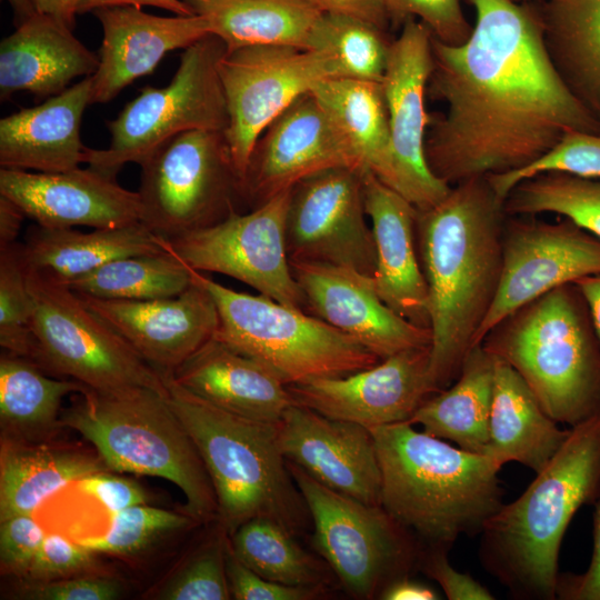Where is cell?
<instances>
[{
	"label": "cell",
	"instance_id": "cell-31",
	"mask_svg": "<svg viewBox=\"0 0 600 600\" xmlns=\"http://www.w3.org/2000/svg\"><path fill=\"white\" fill-rule=\"evenodd\" d=\"M109 469L88 451L50 444H29L2 436L0 451V521L32 512L69 483Z\"/></svg>",
	"mask_w": 600,
	"mask_h": 600
},
{
	"label": "cell",
	"instance_id": "cell-55",
	"mask_svg": "<svg viewBox=\"0 0 600 600\" xmlns=\"http://www.w3.org/2000/svg\"><path fill=\"white\" fill-rule=\"evenodd\" d=\"M384 600H436L438 593L430 587L411 580L409 576L398 578L387 584L379 594Z\"/></svg>",
	"mask_w": 600,
	"mask_h": 600
},
{
	"label": "cell",
	"instance_id": "cell-53",
	"mask_svg": "<svg viewBox=\"0 0 600 600\" xmlns=\"http://www.w3.org/2000/svg\"><path fill=\"white\" fill-rule=\"evenodd\" d=\"M323 13L352 17L386 31L387 0H308Z\"/></svg>",
	"mask_w": 600,
	"mask_h": 600
},
{
	"label": "cell",
	"instance_id": "cell-18",
	"mask_svg": "<svg viewBox=\"0 0 600 600\" xmlns=\"http://www.w3.org/2000/svg\"><path fill=\"white\" fill-rule=\"evenodd\" d=\"M430 347L396 353L343 377L289 386L294 403L368 429L409 422L438 392L430 379Z\"/></svg>",
	"mask_w": 600,
	"mask_h": 600
},
{
	"label": "cell",
	"instance_id": "cell-54",
	"mask_svg": "<svg viewBox=\"0 0 600 600\" xmlns=\"http://www.w3.org/2000/svg\"><path fill=\"white\" fill-rule=\"evenodd\" d=\"M141 8L144 6L156 7L173 12L176 16L196 14L183 0H81L78 14L92 12L100 8L127 7Z\"/></svg>",
	"mask_w": 600,
	"mask_h": 600
},
{
	"label": "cell",
	"instance_id": "cell-20",
	"mask_svg": "<svg viewBox=\"0 0 600 600\" xmlns=\"http://www.w3.org/2000/svg\"><path fill=\"white\" fill-rule=\"evenodd\" d=\"M306 307L380 360L431 346L430 328L404 319L380 298L373 277L339 266L290 261Z\"/></svg>",
	"mask_w": 600,
	"mask_h": 600
},
{
	"label": "cell",
	"instance_id": "cell-10",
	"mask_svg": "<svg viewBox=\"0 0 600 600\" xmlns=\"http://www.w3.org/2000/svg\"><path fill=\"white\" fill-rule=\"evenodd\" d=\"M32 300V361L94 391L146 387L168 393L163 374L144 361L81 297L27 269Z\"/></svg>",
	"mask_w": 600,
	"mask_h": 600
},
{
	"label": "cell",
	"instance_id": "cell-2",
	"mask_svg": "<svg viewBox=\"0 0 600 600\" xmlns=\"http://www.w3.org/2000/svg\"><path fill=\"white\" fill-rule=\"evenodd\" d=\"M504 200L487 177L451 187L417 210V246L428 289L431 382L437 391L460 374L498 291Z\"/></svg>",
	"mask_w": 600,
	"mask_h": 600
},
{
	"label": "cell",
	"instance_id": "cell-50",
	"mask_svg": "<svg viewBox=\"0 0 600 600\" xmlns=\"http://www.w3.org/2000/svg\"><path fill=\"white\" fill-rule=\"evenodd\" d=\"M446 549L421 550L419 567L434 580L450 600H491L492 593L469 574L456 570L447 558Z\"/></svg>",
	"mask_w": 600,
	"mask_h": 600
},
{
	"label": "cell",
	"instance_id": "cell-57",
	"mask_svg": "<svg viewBox=\"0 0 600 600\" xmlns=\"http://www.w3.org/2000/svg\"><path fill=\"white\" fill-rule=\"evenodd\" d=\"M39 13L50 16L67 26L74 28L76 16L81 0H31Z\"/></svg>",
	"mask_w": 600,
	"mask_h": 600
},
{
	"label": "cell",
	"instance_id": "cell-36",
	"mask_svg": "<svg viewBox=\"0 0 600 600\" xmlns=\"http://www.w3.org/2000/svg\"><path fill=\"white\" fill-rule=\"evenodd\" d=\"M88 388L71 379H54L32 360L2 352L0 358V421L7 437L31 440L60 427L66 396Z\"/></svg>",
	"mask_w": 600,
	"mask_h": 600
},
{
	"label": "cell",
	"instance_id": "cell-28",
	"mask_svg": "<svg viewBox=\"0 0 600 600\" xmlns=\"http://www.w3.org/2000/svg\"><path fill=\"white\" fill-rule=\"evenodd\" d=\"M91 96V76L32 108L0 120V166L61 172L83 162L80 126Z\"/></svg>",
	"mask_w": 600,
	"mask_h": 600
},
{
	"label": "cell",
	"instance_id": "cell-24",
	"mask_svg": "<svg viewBox=\"0 0 600 600\" xmlns=\"http://www.w3.org/2000/svg\"><path fill=\"white\" fill-rule=\"evenodd\" d=\"M92 13L103 36L99 67L91 76L90 104L109 102L134 80L150 74L168 52L184 50L212 34L210 21L201 14L160 17L132 6Z\"/></svg>",
	"mask_w": 600,
	"mask_h": 600
},
{
	"label": "cell",
	"instance_id": "cell-44",
	"mask_svg": "<svg viewBox=\"0 0 600 600\" xmlns=\"http://www.w3.org/2000/svg\"><path fill=\"white\" fill-rule=\"evenodd\" d=\"M549 171L600 178V134L581 131L569 132L550 152L534 163L516 172L493 174L487 178L497 194L506 200L517 183Z\"/></svg>",
	"mask_w": 600,
	"mask_h": 600
},
{
	"label": "cell",
	"instance_id": "cell-34",
	"mask_svg": "<svg viewBox=\"0 0 600 600\" xmlns=\"http://www.w3.org/2000/svg\"><path fill=\"white\" fill-rule=\"evenodd\" d=\"M204 16L227 51L253 46L311 49L323 14L308 0H183Z\"/></svg>",
	"mask_w": 600,
	"mask_h": 600
},
{
	"label": "cell",
	"instance_id": "cell-49",
	"mask_svg": "<svg viewBox=\"0 0 600 600\" xmlns=\"http://www.w3.org/2000/svg\"><path fill=\"white\" fill-rule=\"evenodd\" d=\"M0 523L1 568L24 577L47 533L31 514L12 516Z\"/></svg>",
	"mask_w": 600,
	"mask_h": 600
},
{
	"label": "cell",
	"instance_id": "cell-3",
	"mask_svg": "<svg viewBox=\"0 0 600 600\" xmlns=\"http://www.w3.org/2000/svg\"><path fill=\"white\" fill-rule=\"evenodd\" d=\"M600 499V416L570 433L536 479L500 509L481 531L487 571L519 598H557L563 534L583 504Z\"/></svg>",
	"mask_w": 600,
	"mask_h": 600
},
{
	"label": "cell",
	"instance_id": "cell-38",
	"mask_svg": "<svg viewBox=\"0 0 600 600\" xmlns=\"http://www.w3.org/2000/svg\"><path fill=\"white\" fill-rule=\"evenodd\" d=\"M288 529L269 518H253L232 534L234 556L259 576L278 583L326 587L327 573Z\"/></svg>",
	"mask_w": 600,
	"mask_h": 600
},
{
	"label": "cell",
	"instance_id": "cell-42",
	"mask_svg": "<svg viewBox=\"0 0 600 600\" xmlns=\"http://www.w3.org/2000/svg\"><path fill=\"white\" fill-rule=\"evenodd\" d=\"M108 530L78 540L93 553L131 554L147 547L157 537L184 528L194 521L190 516L137 504L110 514Z\"/></svg>",
	"mask_w": 600,
	"mask_h": 600
},
{
	"label": "cell",
	"instance_id": "cell-52",
	"mask_svg": "<svg viewBox=\"0 0 600 600\" xmlns=\"http://www.w3.org/2000/svg\"><path fill=\"white\" fill-rule=\"evenodd\" d=\"M557 597L566 600H600V499L593 517V549L590 564L580 574H559Z\"/></svg>",
	"mask_w": 600,
	"mask_h": 600
},
{
	"label": "cell",
	"instance_id": "cell-45",
	"mask_svg": "<svg viewBox=\"0 0 600 600\" xmlns=\"http://www.w3.org/2000/svg\"><path fill=\"white\" fill-rule=\"evenodd\" d=\"M387 13L393 26L419 20L433 38L447 44L464 42L472 31L460 0H387Z\"/></svg>",
	"mask_w": 600,
	"mask_h": 600
},
{
	"label": "cell",
	"instance_id": "cell-8",
	"mask_svg": "<svg viewBox=\"0 0 600 600\" xmlns=\"http://www.w3.org/2000/svg\"><path fill=\"white\" fill-rule=\"evenodd\" d=\"M190 272L217 306L214 339L264 363L288 386L348 376L380 361L361 343L302 309L260 293L238 292L203 272Z\"/></svg>",
	"mask_w": 600,
	"mask_h": 600
},
{
	"label": "cell",
	"instance_id": "cell-39",
	"mask_svg": "<svg viewBox=\"0 0 600 600\" xmlns=\"http://www.w3.org/2000/svg\"><path fill=\"white\" fill-rule=\"evenodd\" d=\"M507 216L554 213L600 238V178L538 173L517 183L504 200Z\"/></svg>",
	"mask_w": 600,
	"mask_h": 600
},
{
	"label": "cell",
	"instance_id": "cell-14",
	"mask_svg": "<svg viewBox=\"0 0 600 600\" xmlns=\"http://www.w3.org/2000/svg\"><path fill=\"white\" fill-rule=\"evenodd\" d=\"M290 194L291 189L251 212L232 210L210 226L170 239L160 237V244L192 270L231 277L281 304L302 309L306 301L286 242Z\"/></svg>",
	"mask_w": 600,
	"mask_h": 600
},
{
	"label": "cell",
	"instance_id": "cell-16",
	"mask_svg": "<svg viewBox=\"0 0 600 600\" xmlns=\"http://www.w3.org/2000/svg\"><path fill=\"white\" fill-rule=\"evenodd\" d=\"M502 271L494 301L474 346L508 314L567 283L600 274V238L572 220L556 222L507 216Z\"/></svg>",
	"mask_w": 600,
	"mask_h": 600
},
{
	"label": "cell",
	"instance_id": "cell-56",
	"mask_svg": "<svg viewBox=\"0 0 600 600\" xmlns=\"http://www.w3.org/2000/svg\"><path fill=\"white\" fill-rule=\"evenodd\" d=\"M24 218L27 216L17 203L0 194V248L17 242Z\"/></svg>",
	"mask_w": 600,
	"mask_h": 600
},
{
	"label": "cell",
	"instance_id": "cell-13",
	"mask_svg": "<svg viewBox=\"0 0 600 600\" xmlns=\"http://www.w3.org/2000/svg\"><path fill=\"white\" fill-rule=\"evenodd\" d=\"M228 126L223 131L240 189L264 130L321 82L341 78L328 50L253 46L227 51L218 64Z\"/></svg>",
	"mask_w": 600,
	"mask_h": 600
},
{
	"label": "cell",
	"instance_id": "cell-59",
	"mask_svg": "<svg viewBox=\"0 0 600 600\" xmlns=\"http://www.w3.org/2000/svg\"><path fill=\"white\" fill-rule=\"evenodd\" d=\"M14 14V26L23 22L37 11L31 0H7Z\"/></svg>",
	"mask_w": 600,
	"mask_h": 600
},
{
	"label": "cell",
	"instance_id": "cell-51",
	"mask_svg": "<svg viewBox=\"0 0 600 600\" xmlns=\"http://www.w3.org/2000/svg\"><path fill=\"white\" fill-rule=\"evenodd\" d=\"M104 471L79 479L77 489L98 501L110 514L137 504H146L147 496L134 481Z\"/></svg>",
	"mask_w": 600,
	"mask_h": 600
},
{
	"label": "cell",
	"instance_id": "cell-60",
	"mask_svg": "<svg viewBox=\"0 0 600 600\" xmlns=\"http://www.w3.org/2000/svg\"><path fill=\"white\" fill-rule=\"evenodd\" d=\"M512 1L518 2V3H529L532 0H512Z\"/></svg>",
	"mask_w": 600,
	"mask_h": 600
},
{
	"label": "cell",
	"instance_id": "cell-25",
	"mask_svg": "<svg viewBox=\"0 0 600 600\" xmlns=\"http://www.w3.org/2000/svg\"><path fill=\"white\" fill-rule=\"evenodd\" d=\"M363 202L376 248L380 298L410 322L429 328L428 289L417 246V209L374 174H362Z\"/></svg>",
	"mask_w": 600,
	"mask_h": 600
},
{
	"label": "cell",
	"instance_id": "cell-37",
	"mask_svg": "<svg viewBox=\"0 0 600 600\" xmlns=\"http://www.w3.org/2000/svg\"><path fill=\"white\" fill-rule=\"evenodd\" d=\"M191 283L189 267L163 250L109 261L67 286L87 297L152 300L178 296Z\"/></svg>",
	"mask_w": 600,
	"mask_h": 600
},
{
	"label": "cell",
	"instance_id": "cell-48",
	"mask_svg": "<svg viewBox=\"0 0 600 600\" xmlns=\"http://www.w3.org/2000/svg\"><path fill=\"white\" fill-rule=\"evenodd\" d=\"M121 592L118 580L80 573L50 581H28L20 596L32 600H114Z\"/></svg>",
	"mask_w": 600,
	"mask_h": 600
},
{
	"label": "cell",
	"instance_id": "cell-15",
	"mask_svg": "<svg viewBox=\"0 0 600 600\" xmlns=\"http://www.w3.org/2000/svg\"><path fill=\"white\" fill-rule=\"evenodd\" d=\"M432 70V34L422 22L409 19L390 43L381 83L391 136V189L417 210L436 206L451 189L434 176L426 159V138L432 121L426 97Z\"/></svg>",
	"mask_w": 600,
	"mask_h": 600
},
{
	"label": "cell",
	"instance_id": "cell-29",
	"mask_svg": "<svg viewBox=\"0 0 600 600\" xmlns=\"http://www.w3.org/2000/svg\"><path fill=\"white\" fill-rule=\"evenodd\" d=\"M493 356V354H492ZM494 377L489 420L488 456L500 469L516 461L536 473L563 444L570 429H561L541 407L523 378L493 356Z\"/></svg>",
	"mask_w": 600,
	"mask_h": 600
},
{
	"label": "cell",
	"instance_id": "cell-26",
	"mask_svg": "<svg viewBox=\"0 0 600 600\" xmlns=\"http://www.w3.org/2000/svg\"><path fill=\"white\" fill-rule=\"evenodd\" d=\"M98 67L99 56L72 29L36 12L0 43V99L7 101L18 91L51 98L76 78L92 76Z\"/></svg>",
	"mask_w": 600,
	"mask_h": 600
},
{
	"label": "cell",
	"instance_id": "cell-9",
	"mask_svg": "<svg viewBox=\"0 0 600 600\" xmlns=\"http://www.w3.org/2000/svg\"><path fill=\"white\" fill-rule=\"evenodd\" d=\"M226 52L224 42L214 34L186 48L171 81L163 88H142L116 119L107 122L108 148L87 147L83 162L116 177L126 163L141 166L180 133L223 132L228 110L218 64Z\"/></svg>",
	"mask_w": 600,
	"mask_h": 600
},
{
	"label": "cell",
	"instance_id": "cell-5",
	"mask_svg": "<svg viewBox=\"0 0 600 600\" xmlns=\"http://www.w3.org/2000/svg\"><path fill=\"white\" fill-rule=\"evenodd\" d=\"M168 401L193 443L217 498V519L230 536L253 518H269L292 534L311 521L278 442L277 423L223 410L163 374Z\"/></svg>",
	"mask_w": 600,
	"mask_h": 600
},
{
	"label": "cell",
	"instance_id": "cell-6",
	"mask_svg": "<svg viewBox=\"0 0 600 600\" xmlns=\"http://www.w3.org/2000/svg\"><path fill=\"white\" fill-rule=\"evenodd\" d=\"M481 344L523 378L557 422L573 427L600 416V340L576 283L518 308Z\"/></svg>",
	"mask_w": 600,
	"mask_h": 600
},
{
	"label": "cell",
	"instance_id": "cell-46",
	"mask_svg": "<svg viewBox=\"0 0 600 600\" xmlns=\"http://www.w3.org/2000/svg\"><path fill=\"white\" fill-rule=\"evenodd\" d=\"M226 569L231 598L237 600H311L324 594V587L287 586L259 576L234 556L229 540Z\"/></svg>",
	"mask_w": 600,
	"mask_h": 600
},
{
	"label": "cell",
	"instance_id": "cell-4",
	"mask_svg": "<svg viewBox=\"0 0 600 600\" xmlns=\"http://www.w3.org/2000/svg\"><path fill=\"white\" fill-rule=\"evenodd\" d=\"M381 471V506L427 548L449 550L481 533L502 506L500 468L410 422L370 429Z\"/></svg>",
	"mask_w": 600,
	"mask_h": 600
},
{
	"label": "cell",
	"instance_id": "cell-32",
	"mask_svg": "<svg viewBox=\"0 0 600 600\" xmlns=\"http://www.w3.org/2000/svg\"><path fill=\"white\" fill-rule=\"evenodd\" d=\"M536 9L557 71L600 123V0H541Z\"/></svg>",
	"mask_w": 600,
	"mask_h": 600
},
{
	"label": "cell",
	"instance_id": "cell-40",
	"mask_svg": "<svg viewBox=\"0 0 600 600\" xmlns=\"http://www.w3.org/2000/svg\"><path fill=\"white\" fill-rule=\"evenodd\" d=\"M390 43L384 31L371 23L323 13L314 29L311 49L333 53L341 78L381 82Z\"/></svg>",
	"mask_w": 600,
	"mask_h": 600
},
{
	"label": "cell",
	"instance_id": "cell-35",
	"mask_svg": "<svg viewBox=\"0 0 600 600\" xmlns=\"http://www.w3.org/2000/svg\"><path fill=\"white\" fill-rule=\"evenodd\" d=\"M364 171L391 188L393 160L388 109L381 82L333 78L312 91Z\"/></svg>",
	"mask_w": 600,
	"mask_h": 600
},
{
	"label": "cell",
	"instance_id": "cell-22",
	"mask_svg": "<svg viewBox=\"0 0 600 600\" xmlns=\"http://www.w3.org/2000/svg\"><path fill=\"white\" fill-rule=\"evenodd\" d=\"M277 436L286 460L319 483L381 506V471L370 429L293 403L277 422Z\"/></svg>",
	"mask_w": 600,
	"mask_h": 600
},
{
	"label": "cell",
	"instance_id": "cell-1",
	"mask_svg": "<svg viewBox=\"0 0 600 600\" xmlns=\"http://www.w3.org/2000/svg\"><path fill=\"white\" fill-rule=\"evenodd\" d=\"M476 21L469 38L432 37L428 96L443 101L426 138V159L454 186L519 171L572 131L600 134V123L557 71L536 7L512 0H467Z\"/></svg>",
	"mask_w": 600,
	"mask_h": 600
},
{
	"label": "cell",
	"instance_id": "cell-7",
	"mask_svg": "<svg viewBox=\"0 0 600 600\" xmlns=\"http://www.w3.org/2000/svg\"><path fill=\"white\" fill-rule=\"evenodd\" d=\"M59 423L92 443L109 470L174 483L187 499V514L196 522L217 518L210 477L168 393L146 387L103 392L87 389L61 413Z\"/></svg>",
	"mask_w": 600,
	"mask_h": 600
},
{
	"label": "cell",
	"instance_id": "cell-17",
	"mask_svg": "<svg viewBox=\"0 0 600 600\" xmlns=\"http://www.w3.org/2000/svg\"><path fill=\"white\" fill-rule=\"evenodd\" d=\"M363 172L331 168L291 189L286 224L290 261L347 267L373 277L376 248L366 221Z\"/></svg>",
	"mask_w": 600,
	"mask_h": 600
},
{
	"label": "cell",
	"instance_id": "cell-33",
	"mask_svg": "<svg viewBox=\"0 0 600 600\" xmlns=\"http://www.w3.org/2000/svg\"><path fill=\"white\" fill-rule=\"evenodd\" d=\"M493 377V356L480 343L469 351L453 383L429 397L409 422L466 451L486 454Z\"/></svg>",
	"mask_w": 600,
	"mask_h": 600
},
{
	"label": "cell",
	"instance_id": "cell-21",
	"mask_svg": "<svg viewBox=\"0 0 600 600\" xmlns=\"http://www.w3.org/2000/svg\"><path fill=\"white\" fill-rule=\"evenodd\" d=\"M0 194L46 228L109 229L140 222L138 191L88 166L61 172L0 169Z\"/></svg>",
	"mask_w": 600,
	"mask_h": 600
},
{
	"label": "cell",
	"instance_id": "cell-27",
	"mask_svg": "<svg viewBox=\"0 0 600 600\" xmlns=\"http://www.w3.org/2000/svg\"><path fill=\"white\" fill-rule=\"evenodd\" d=\"M164 374L210 403L258 421L277 423L294 403L277 372L214 338Z\"/></svg>",
	"mask_w": 600,
	"mask_h": 600
},
{
	"label": "cell",
	"instance_id": "cell-30",
	"mask_svg": "<svg viewBox=\"0 0 600 600\" xmlns=\"http://www.w3.org/2000/svg\"><path fill=\"white\" fill-rule=\"evenodd\" d=\"M19 246L27 269L64 284L109 261L163 251L160 236L141 221L90 232L37 224Z\"/></svg>",
	"mask_w": 600,
	"mask_h": 600
},
{
	"label": "cell",
	"instance_id": "cell-47",
	"mask_svg": "<svg viewBox=\"0 0 600 600\" xmlns=\"http://www.w3.org/2000/svg\"><path fill=\"white\" fill-rule=\"evenodd\" d=\"M93 564V552L59 532H49L24 578L50 581L84 573Z\"/></svg>",
	"mask_w": 600,
	"mask_h": 600
},
{
	"label": "cell",
	"instance_id": "cell-12",
	"mask_svg": "<svg viewBox=\"0 0 600 600\" xmlns=\"http://www.w3.org/2000/svg\"><path fill=\"white\" fill-rule=\"evenodd\" d=\"M140 167L141 222L166 239L222 220L234 210L233 197L241 194L220 131L180 133Z\"/></svg>",
	"mask_w": 600,
	"mask_h": 600
},
{
	"label": "cell",
	"instance_id": "cell-11",
	"mask_svg": "<svg viewBox=\"0 0 600 600\" xmlns=\"http://www.w3.org/2000/svg\"><path fill=\"white\" fill-rule=\"evenodd\" d=\"M287 464L310 513L312 543L350 593L372 599L419 564L417 539L382 506L331 490Z\"/></svg>",
	"mask_w": 600,
	"mask_h": 600
},
{
	"label": "cell",
	"instance_id": "cell-41",
	"mask_svg": "<svg viewBox=\"0 0 600 600\" xmlns=\"http://www.w3.org/2000/svg\"><path fill=\"white\" fill-rule=\"evenodd\" d=\"M0 346L32 359V300L18 242L0 248Z\"/></svg>",
	"mask_w": 600,
	"mask_h": 600
},
{
	"label": "cell",
	"instance_id": "cell-23",
	"mask_svg": "<svg viewBox=\"0 0 600 600\" xmlns=\"http://www.w3.org/2000/svg\"><path fill=\"white\" fill-rule=\"evenodd\" d=\"M79 296L162 374L172 372L214 338L219 324L214 300L193 280L180 294L161 299L113 300Z\"/></svg>",
	"mask_w": 600,
	"mask_h": 600
},
{
	"label": "cell",
	"instance_id": "cell-19",
	"mask_svg": "<svg viewBox=\"0 0 600 600\" xmlns=\"http://www.w3.org/2000/svg\"><path fill=\"white\" fill-rule=\"evenodd\" d=\"M339 167L364 171L328 112L309 92L297 99L258 139L241 196L261 204L312 174Z\"/></svg>",
	"mask_w": 600,
	"mask_h": 600
},
{
	"label": "cell",
	"instance_id": "cell-58",
	"mask_svg": "<svg viewBox=\"0 0 600 600\" xmlns=\"http://www.w3.org/2000/svg\"><path fill=\"white\" fill-rule=\"evenodd\" d=\"M581 291L600 340V274L584 277L574 282Z\"/></svg>",
	"mask_w": 600,
	"mask_h": 600
},
{
	"label": "cell",
	"instance_id": "cell-43",
	"mask_svg": "<svg viewBox=\"0 0 600 600\" xmlns=\"http://www.w3.org/2000/svg\"><path fill=\"white\" fill-rule=\"evenodd\" d=\"M227 533L218 534L198 549L160 589L164 600L231 599L226 569Z\"/></svg>",
	"mask_w": 600,
	"mask_h": 600
}]
</instances>
